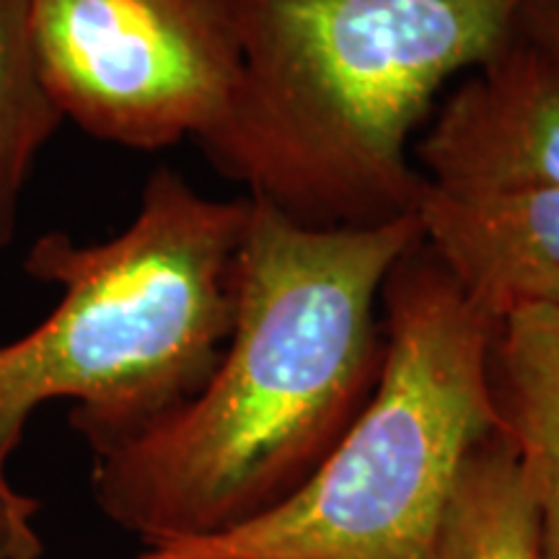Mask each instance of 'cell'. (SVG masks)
Segmentation results:
<instances>
[{
  "instance_id": "obj_1",
  "label": "cell",
  "mask_w": 559,
  "mask_h": 559,
  "mask_svg": "<svg viewBox=\"0 0 559 559\" xmlns=\"http://www.w3.org/2000/svg\"><path fill=\"white\" fill-rule=\"evenodd\" d=\"M249 200L218 366L190 402L94 456L96 506L145 549L239 528L319 469L379 383L383 285L423 241L415 215L313 228Z\"/></svg>"
},
{
  "instance_id": "obj_2",
  "label": "cell",
  "mask_w": 559,
  "mask_h": 559,
  "mask_svg": "<svg viewBox=\"0 0 559 559\" xmlns=\"http://www.w3.org/2000/svg\"><path fill=\"white\" fill-rule=\"evenodd\" d=\"M531 0H228L241 81L202 145L215 169L313 228L415 215L412 135L436 96L521 32Z\"/></svg>"
},
{
  "instance_id": "obj_3",
  "label": "cell",
  "mask_w": 559,
  "mask_h": 559,
  "mask_svg": "<svg viewBox=\"0 0 559 559\" xmlns=\"http://www.w3.org/2000/svg\"><path fill=\"white\" fill-rule=\"evenodd\" d=\"M251 200H215L160 166L115 239L52 230L24 270L62 288L50 317L0 345V559H41L39 502L11 481L34 412L66 400L104 453L190 402L234 330L236 270Z\"/></svg>"
},
{
  "instance_id": "obj_4",
  "label": "cell",
  "mask_w": 559,
  "mask_h": 559,
  "mask_svg": "<svg viewBox=\"0 0 559 559\" xmlns=\"http://www.w3.org/2000/svg\"><path fill=\"white\" fill-rule=\"evenodd\" d=\"M381 304L379 383L319 469L260 519L130 559H432L461 461L498 430V321L423 241L391 270Z\"/></svg>"
},
{
  "instance_id": "obj_5",
  "label": "cell",
  "mask_w": 559,
  "mask_h": 559,
  "mask_svg": "<svg viewBox=\"0 0 559 559\" xmlns=\"http://www.w3.org/2000/svg\"><path fill=\"white\" fill-rule=\"evenodd\" d=\"M62 120L135 151L200 148L228 120L241 52L228 0H32Z\"/></svg>"
},
{
  "instance_id": "obj_6",
  "label": "cell",
  "mask_w": 559,
  "mask_h": 559,
  "mask_svg": "<svg viewBox=\"0 0 559 559\" xmlns=\"http://www.w3.org/2000/svg\"><path fill=\"white\" fill-rule=\"evenodd\" d=\"M432 190H559V60L519 32L438 109L415 148Z\"/></svg>"
},
{
  "instance_id": "obj_7",
  "label": "cell",
  "mask_w": 559,
  "mask_h": 559,
  "mask_svg": "<svg viewBox=\"0 0 559 559\" xmlns=\"http://www.w3.org/2000/svg\"><path fill=\"white\" fill-rule=\"evenodd\" d=\"M415 218L430 254L492 321L559 311V190L449 194L425 181Z\"/></svg>"
},
{
  "instance_id": "obj_8",
  "label": "cell",
  "mask_w": 559,
  "mask_h": 559,
  "mask_svg": "<svg viewBox=\"0 0 559 559\" xmlns=\"http://www.w3.org/2000/svg\"><path fill=\"white\" fill-rule=\"evenodd\" d=\"M489 386L498 428L515 445L534 487L536 559H559V311L523 309L498 321Z\"/></svg>"
},
{
  "instance_id": "obj_9",
  "label": "cell",
  "mask_w": 559,
  "mask_h": 559,
  "mask_svg": "<svg viewBox=\"0 0 559 559\" xmlns=\"http://www.w3.org/2000/svg\"><path fill=\"white\" fill-rule=\"evenodd\" d=\"M539 513L526 466L500 428L472 445L445 500L432 559H536Z\"/></svg>"
},
{
  "instance_id": "obj_10",
  "label": "cell",
  "mask_w": 559,
  "mask_h": 559,
  "mask_svg": "<svg viewBox=\"0 0 559 559\" xmlns=\"http://www.w3.org/2000/svg\"><path fill=\"white\" fill-rule=\"evenodd\" d=\"M60 122L41 79L32 0H0V249L13 241L34 158Z\"/></svg>"
},
{
  "instance_id": "obj_11",
  "label": "cell",
  "mask_w": 559,
  "mask_h": 559,
  "mask_svg": "<svg viewBox=\"0 0 559 559\" xmlns=\"http://www.w3.org/2000/svg\"><path fill=\"white\" fill-rule=\"evenodd\" d=\"M521 34L559 60V0H531L523 11Z\"/></svg>"
}]
</instances>
